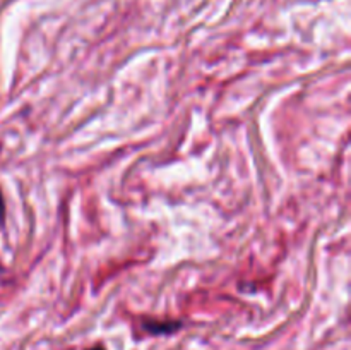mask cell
Segmentation results:
<instances>
[{
  "label": "cell",
  "instance_id": "1",
  "mask_svg": "<svg viewBox=\"0 0 351 350\" xmlns=\"http://www.w3.org/2000/svg\"><path fill=\"white\" fill-rule=\"evenodd\" d=\"M144 328L149 329L154 335H160V333L163 335V333L175 331L177 328H180V325H178V323H146Z\"/></svg>",
  "mask_w": 351,
  "mask_h": 350
},
{
  "label": "cell",
  "instance_id": "2",
  "mask_svg": "<svg viewBox=\"0 0 351 350\" xmlns=\"http://www.w3.org/2000/svg\"><path fill=\"white\" fill-rule=\"evenodd\" d=\"M3 201H2V194H0V226L3 225Z\"/></svg>",
  "mask_w": 351,
  "mask_h": 350
},
{
  "label": "cell",
  "instance_id": "3",
  "mask_svg": "<svg viewBox=\"0 0 351 350\" xmlns=\"http://www.w3.org/2000/svg\"><path fill=\"white\" fill-rule=\"evenodd\" d=\"M91 350H103V349H91Z\"/></svg>",
  "mask_w": 351,
  "mask_h": 350
}]
</instances>
